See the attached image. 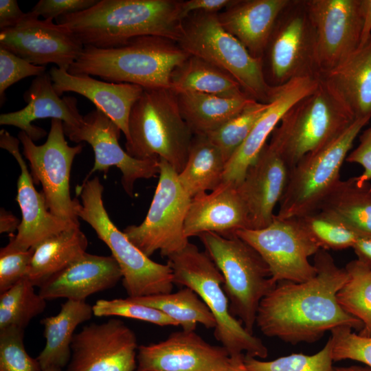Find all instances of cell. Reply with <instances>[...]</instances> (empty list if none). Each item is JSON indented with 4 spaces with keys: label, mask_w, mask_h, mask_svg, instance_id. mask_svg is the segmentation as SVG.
Returning <instances> with one entry per match:
<instances>
[{
    "label": "cell",
    "mask_w": 371,
    "mask_h": 371,
    "mask_svg": "<svg viewBox=\"0 0 371 371\" xmlns=\"http://www.w3.org/2000/svg\"><path fill=\"white\" fill-rule=\"evenodd\" d=\"M314 256L317 273L313 278L280 282L261 300L256 324L265 336L294 345L315 342L339 326L359 331L363 328L337 298L348 278L346 268L339 267L325 249Z\"/></svg>",
    "instance_id": "6da1fadb"
},
{
    "label": "cell",
    "mask_w": 371,
    "mask_h": 371,
    "mask_svg": "<svg viewBox=\"0 0 371 371\" xmlns=\"http://www.w3.org/2000/svg\"><path fill=\"white\" fill-rule=\"evenodd\" d=\"M179 0H100L81 12L56 19L84 46L114 48L132 38L158 36L177 42L182 19Z\"/></svg>",
    "instance_id": "7a4b0ae2"
},
{
    "label": "cell",
    "mask_w": 371,
    "mask_h": 371,
    "mask_svg": "<svg viewBox=\"0 0 371 371\" xmlns=\"http://www.w3.org/2000/svg\"><path fill=\"white\" fill-rule=\"evenodd\" d=\"M190 54L177 42L158 36H142L109 49L84 46L67 71L144 89H170L173 71Z\"/></svg>",
    "instance_id": "3957f363"
},
{
    "label": "cell",
    "mask_w": 371,
    "mask_h": 371,
    "mask_svg": "<svg viewBox=\"0 0 371 371\" xmlns=\"http://www.w3.org/2000/svg\"><path fill=\"white\" fill-rule=\"evenodd\" d=\"M104 187L98 177L85 180L76 192L74 211L86 221L110 249L122 274V284L128 297L169 293L175 285L168 264L152 260L136 247L111 220L103 203Z\"/></svg>",
    "instance_id": "277c9868"
},
{
    "label": "cell",
    "mask_w": 371,
    "mask_h": 371,
    "mask_svg": "<svg viewBox=\"0 0 371 371\" xmlns=\"http://www.w3.org/2000/svg\"><path fill=\"white\" fill-rule=\"evenodd\" d=\"M194 136L170 89H144L128 119L126 151L138 159H164L179 174Z\"/></svg>",
    "instance_id": "5b68a950"
},
{
    "label": "cell",
    "mask_w": 371,
    "mask_h": 371,
    "mask_svg": "<svg viewBox=\"0 0 371 371\" xmlns=\"http://www.w3.org/2000/svg\"><path fill=\"white\" fill-rule=\"evenodd\" d=\"M175 284L194 291L213 314L216 324L214 337L231 357L243 355L265 358L268 349L262 340L249 333L232 315L223 290V276L206 251L188 243L181 251L168 258Z\"/></svg>",
    "instance_id": "8992f818"
},
{
    "label": "cell",
    "mask_w": 371,
    "mask_h": 371,
    "mask_svg": "<svg viewBox=\"0 0 371 371\" xmlns=\"http://www.w3.org/2000/svg\"><path fill=\"white\" fill-rule=\"evenodd\" d=\"M355 120L319 80L314 91L297 100L284 114L269 144L291 170L304 156L335 140Z\"/></svg>",
    "instance_id": "52a82bcc"
},
{
    "label": "cell",
    "mask_w": 371,
    "mask_h": 371,
    "mask_svg": "<svg viewBox=\"0 0 371 371\" xmlns=\"http://www.w3.org/2000/svg\"><path fill=\"white\" fill-rule=\"evenodd\" d=\"M177 44L190 55L201 58L230 74L251 98L270 103L280 87L269 86L262 60L221 25L217 13L194 12L181 23Z\"/></svg>",
    "instance_id": "ba28073f"
},
{
    "label": "cell",
    "mask_w": 371,
    "mask_h": 371,
    "mask_svg": "<svg viewBox=\"0 0 371 371\" xmlns=\"http://www.w3.org/2000/svg\"><path fill=\"white\" fill-rule=\"evenodd\" d=\"M205 251L221 272L229 311L253 334L261 300L276 286L260 254L238 236L213 232L198 236Z\"/></svg>",
    "instance_id": "9c48e42d"
},
{
    "label": "cell",
    "mask_w": 371,
    "mask_h": 371,
    "mask_svg": "<svg viewBox=\"0 0 371 371\" xmlns=\"http://www.w3.org/2000/svg\"><path fill=\"white\" fill-rule=\"evenodd\" d=\"M370 119L371 116L356 118L335 140L308 153L290 170L277 217L296 218L318 211L322 201L341 180L344 161Z\"/></svg>",
    "instance_id": "30bf717a"
},
{
    "label": "cell",
    "mask_w": 371,
    "mask_h": 371,
    "mask_svg": "<svg viewBox=\"0 0 371 371\" xmlns=\"http://www.w3.org/2000/svg\"><path fill=\"white\" fill-rule=\"evenodd\" d=\"M261 60L265 79L273 87L296 78L318 79L316 30L306 0H290L282 10Z\"/></svg>",
    "instance_id": "8fae6325"
},
{
    "label": "cell",
    "mask_w": 371,
    "mask_h": 371,
    "mask_svg": "<svg viewBox=\"0 0 371 371\" xmlns=\"http://www.w3.org/2000/svg\"><path fill=\"white\" fill-rule=\"evenodd\" d=\"M159 181L143 222L129 225L123 232L147 256L159 251L167 258L189 243L184 223L191 198L181 185L178 173L159 159Z\"/></svg>",
    "instance_id": "7c38bea8"
},
{
    "label": "cell",
    "mask_w": 371,
    "mask_h": 371,
    "mask_svg": "<svg viewBox=\"0 0 371 371\" xmlns=\"http://www.w3.org/2000/svg\"><path fill=\"white\" fill-rule=\"evenodd\" d=\"M18 138L23 145V154L30 162L34 183L42 185L49 211L61 219L80 225L74 211V201L71 198L69 181L73 161L82 152L83 145H68L63 122L58 119L51 120L50 130L43 144L36 145L21 131Z\"/></svg>",
    "instance_id": "4fadbf2b"
},
{
    "label": "cell",
    "mask_w": 371,
    "mask_h": 371,
    "mask_svg": "<svg viewBox=\"0 0 371 371\" xmlns=\"http://www.w3.org/2000/svg\"><path fill=\"white\" fill-rule=\"evenodd\" d=\"M236 235L260 254L276 284L282 281L303 282L317 273L308 258L320 248L296 218H280L275 214L268 226L240 229Z\"/></svg>",
    "instance_id": "5bb4252c"
},
{
    "label": "cell",
    "mask_w": 371,
    "mask_h": 371,
    "mask_svg": "<svg viewBox=\"0 0 371 371\" xmlns=\"http://www.w3.org/2000/svg\"><path fill=\"white\" fill-rule=\"evenodd\" d=\"M63 129L71 141L76 143L84 141L93 148L94 165L85 180L94 172L106 173L115 166L122 172L121 181L124 191L132 196L136 181L159 174V159H138L128 155L119 144L121 129L98 109L83 116L79 126L63 124Z\"/></svg>",
    "instance_id": "9a60e30c"
},
{
    "label": "cell",
    "mask_w": 371,
    "mask_h": 371,
    "mask_svg": "<svg viewBox=\"0 0 371 371\" xmlns=\"http://www.w3.org/2000/svg\"><path fill=\"white\" fill-rule=\"evenodd\" d=\"M137 340L118 319L85 326L76 333L66 371H137Z\"/></svg>",
    "instance_id": "2e32d148"
},
{
    "label": "cell",
    "mask_w": 371,
    "mask_h": 371,
    "mask_svg": "<svg viewBox=\"0 0 371 371\" xmlns=\"http://www.w3.org/2000/svg\"><path fill=\"white\" fill-rule=\"evenodd\" d=\"M18 25L0 31V47L38 66L54 63L68 70L82 52L83 44L67 27L40 20L31 11Z\"/></svg>",
    "instance_id": "e0dca14e"
},
{
    "label": "cell",
    "mask_w": 371,
    "mask_h": 371,
    "mask_svg": "<svg viewBox=\"0 0 371 371\" xmlns=\"http://www.w3.org/2000/svg\"><path fill=\"white\" fill-rule=\"evenodd\" d=\"M306 2L316 30L321 73L336 67L358 48L362 27L359 0Z\"/></svg>",
    "instance_id": "ac0fdd59"
},
{
    "label": "cell",
    "mask_w": 371,
    "mask_h": 371,
    "mask_svg": "<svg viewBox=\"0 0 371 371\" xmlns=\"http://www.w3.org/2000/svg\"><path fill=\"white\" fill-rule=\"evenodd\" d=\"M230 360L223 346L181 330L158 343L139 346L137 371H226Z\"/></svg>",
    "instance_id": "d6986e66"
},
{
    "label": "cell",
    "mask_w": 371,
    "mask_h": 371,
    "mask_svg": "<svg viewBox=\"0 0 371 371\" xmlns=\"http://www.w3.org/2000/svg\"><path fill=\"white\" fill-rule=\"evenodd\" d=\"M19 142L4 129L1 130V148L12 155L21 170L16 201L21 209L22 219L17 234H10L9 243L16 248L27 250L50 236L80 225L61 219L49 211L43 192H38L34 188L27 164L19 153Z\"/></svg>",
    "instance_id": "ffe728a7"
},
{
    "label": "cell",
    "mask_w": 371,
    "mask_h": 371,
    "mask_svg": "<svg viewBox=\"0 0 371 371\" xmlns=\"http://www.w3.org/2000/svg\"><path fill=\"white\" fill-rule=\"evenodd\" d=\"M290 169L269 144L263 147L237 186L246 205L251 229L268 226L285 191Z\"/></svg>",
    "instance_id": "44dd1931"
},
{
    "label": "cell",
    "mask_w": 371,
    "mask_h": 371,
    "mask_svg": "<svg viewBox=\"0 0 371 371\" xmlns=\"http://www.w3.org/2000/svg\"><path fill=\"white\" fill-rule=\"evenodd\" d=\"M249 228L248 211L237 186L222 182L210 193L191 199L184 234L188 239L206 232L231 237L238 230Z\"/></svg>",
    "instance_id": "7402d4cb"
},
{
    "label": "cell",
    "mask_w": 371,
    "mask_h": 371,
    "mask_svg": "<svg viewBox=\"0 0 371 371\" xmlns=\"http://www.w3.org/2000/svg\"><path fill=\"white\" fill-rule=\"evenodd\" d=\"M318 85L317 78H301L293 79L280 87L269 108L227 162L223 182L238 186L243 181L249 167L258 157L284 114L297 100L314 91Z\"/></svg>",
    "instance_id": "603a6c76"
},
{
    "label": "cell",
    "mask_w": 371,
    "mask_h": 371,
    "mask_svg": "<svg viewBox=\"0 0 371 371\" xmlns=\"http://www.w3.org/2000/svg\"><path fill=\"white\" fill-rule=\"evenodd\" d=\"M49 73L59 95L74 92L87 98L119 126L128 139L130 113L144 91L142 87L99 80L87 74H71L57 67H52Z\"/></svg>",
    "instance_id": "cb8c5ba5"
},
{
    "label": "cell",
    "mask_w": 371,
    "mask_h": 371,
    "mask_svg": "<svg viewBox=\"0 0 371 371\" xmlns=\"http://www.w3.org/2000/svg\"><path fill=\"white\" fill-rule=\"evenodd\" d=\"M120 268L111 256L85 253L39 287L47 301L66 298L85 301L91 295L109 289L122 280Z\"/></svg>",
    "instance_id": "d4e9b609"
},
{
    "label": "cell",
    "mask_w": 371,
    "mask_h": 371,
    "mask_svg": "<svg viewBox=\"0 0 371 371\" xmlns=\"http://www.w3.org/2000/svg\"><path fill=\"white\" fill-rule=\"evenodd\" d=\"M27 105L23 109L0 115V124L16 126L25 132L34 142L45 137L46 131L32 124L39 119L61 120L63 124L79 126L83 116L77 108L74 97L61 98L55 91L49 72L36 76L23 94Z\"/></svg>",
    "instance_id": "484cf974"
},
{
    "label": "cell",
    "mask_w": 371,
    "mask_h": 371,
    "mask_svg": "<svg viewBox=\"0 0 371 371\" xmlns=\"http://www.w3.org/2000/svg\"><path fill=\"white\" fill-rule=\"evenodd\" d=\"M290 0H233L217 13L223 27L261 59L278 16Z\"/></svg>",
    "instance_id": "4316f807"
},
{
    "label": "cell",
    "mask_w": 371,
    "mask_h": 371,
    "mask_svg": "<svg viewBox=\"0 0 371 371\" xmlns=\"http://www.w3.org/2000/svg\"><path fill=\"white\" fill-rule=\"evenodd\" d=\"M318 80L355 119L371 116V37Z\"/></svg>",
    "instance_id": "83f0119b"
},
{
    "label": "cell",
    "mask_w": 371,
    "mask_h": 371,
    "mask_svg": "<svg viewBox=\"0 0 371 371\" xmlns=\"http://www.w3.org/2000/svg\"><path fill=\"white\" fill-rule=\"evenodd\" d=\"M319 211L348 227L359 238H371V184L357 177L340 180Z\"/></svg>",
    "instance_id": "f1b7e54d"
},
{
    "label": "cell",
    "mask_w": 371,
    "mask_h": 371,
    "mask_svg": "<svg viewBox=\"0 0 371 371\" xmlns=\"http://www.w3.org/2000/svg\"><path fill=\"white\" fill-rule=\"evenodd\" d=\"M93 315V307L85 301L67 300L57 315L41 320L45 345L36 359L41 371L50 367L62 369L69 362L74 331Z\"/></svg>",
    "instance_id": "f546056e"
},
{
    "label": "cell",
    "mask_w": 371,
    "mask_h": 371,
    "mask_svg": "<svg viewBox=\"0 0 371 371\" xmlns=\"http://www.w3.org/2000/svg\"><path fill=\"white\" fill-rule=\"evenodd\" d=\"M88 241L80 227L50 236L33 249L26 277L40 287L86 253Z\"/></svg>",
    "instance_id": "4dcf8cb0"
},
{
    "label": "cell",
    "mask_w": 371,
    "mask_h": 371,
    "mask_svg": "<svg viewBox=\"0 0 371 371\" xmlns=\"http://www.w3.org/2000/svg\"><path fill=\"white\" fill-rule=\"evenodd\" d=\"M176 94L181 114L194 135H207L218 129L255 100L193 91Z\"/></svg>",
    "instance_id": "1f68e13d"
},
{
    "label": "cell",
    "mask_w": 371,
    "mask_h": 371,
    "mask_svg": "<svg viewBox=\"0 0 371 371\" xmlns=\"http://www.w3.org/2000/svg\"><path fill=\"white\" fill-rule=\"evenodd\" d=\"M227 161L206 135H194L179 182L191 199L213 191L223 182Z\"/></svg>",
    "instance_id": "d6a6232c"
},
{
    "label": "cell",
    "mask_w": 371,
    "mask_h": 371,
    "mask_svg": "<svg viewBox=\"0 0 371 371\" xmlns=\"http://www.w3.org/2000/svg\"><path fill=\"white\" fill-rule=\"evenodd\" d=\"M170 89L175 93L193 91L225 98H250L227 72L192 55L173 71Z\"/></svg>",
    "instance_id": "836d02e7"
},
{
    "label": "cell",
    "mask_w": 371,
    "mask_h": 371,
    "mask_svg": "<svg viewBox=\"0 0 371 371\" xmlns=\"http://www.w3.org/2000/svg\"><path fill=\"white\" fill-rule=\"evenodd\" d=\"M128 298L161 311L186 331H194L199 324L207 328L216 327V322L210 310L188 287L184 286L175 293Z\"/></svg>",
    "instance_id": "e575fe53"
},
{
    "label": "cell",
    "mask_w": 371,
    "mask_h": 371,
    "mask_svg": "<svg viewBox=\"0 0 371 371\" xmlns=\"http://www.w3.org/2000/svg\"><path fill=\"white\" fill-rule=\"evenodd\" d=\"M25 276L0 295V330H25L30 322L41 314L47 300L34 291Z\"/></svg>",
    "instance_id": "d590c367"
},
{
    "label": "cell",
    "mask_w": 371,
    "mask_h": 371,
    "mask_svg": "<svg viewBox=\"0 0 371 371\" xmlns=\"http://www.w3.org/2000/svg\"><path fill=\"white\" fill-rule=\"evenodd\" d=\"M348 278L337 295L340 306L359 319L363 328L359 334L371 333V267L358 259L345 267Z\"/></svg>",
    "instance_id": "8d00e7d4"
},
{
    "label": "cell",
    "mask_w": 371,
    "mask_h": 371,
    "mask_svg": "<svg viewBox=\"0 0 371 371\" xmlns=\"http://www.w3.org/2000/svg\"><path fill=\"white\" fill-rule=\"evenodd\" d=\"M270 103L253 101L218 129L207 134L227 162L245 140Z\"/></svg>",
    "instance_id": "74e56055"
},
{
    "label": "cell",
    "mask_w": 371,
    "mask_h": 371,
    "mask_svg": "<svg viewBox=\"0 0 371 371\" xmlns=\"http://www.w3.org/2000/svg\"><path fill=\"white\" fill-rule=\"evenodd\" d=\"M333 362L330 337L324 347L312 355L293 353L267 361L244 356V363L249 371H335Z\"/></svg>",
    "instance_id": "f35d334b"
},
{
    "label": "cell",
    "mask_w": 371,
    "mask_h": 371,
    "mask_svg": "<svg viewBox=\"0 0 371 371\" xmlns=\"http://www.w3.org/2000/svg\"><path fill=\"white\" fill-rule=\"evenodd\" d=\"M296 219L322 249L352 248L359 238L348 227L319 210L296 217Z\"/></svg>",
    "instance_id": "ab89813d"
},
{
    "label": "cell",
    "mask_w": 371,
    "mask_h": 371,
    "mask_svg": "<svg viewBox=\"0 0 371 371\" xmlns=\"http://www.w3.org/2000/svg\"><path fill=\"white\" fill-rule=\"evenodd\" d=\"M93 315L97 317H122L149 322L156 325L179 326L172 319L154 308L126 299L104 300L95 302Z\"/></svg>",
    "instance_id": "60d3db41"
},
{
    "label": "cell",
    "mask_w": 371,
    "mask_h": 371,
    "mask_svg": "<svg viewBox=\"0 0 371 371\" xmlns=\"http://www.w3.org/2000/svg\"><path fill=\"white\" fill-rule=\"evenodd\" d=\"M24 330H0V371H41L37 359L31 357L25 348Z\"/></svg>",
    "instance_id": "b9f144b4"
},
{
    "label": "cell",
    "mask_w": 371,
    "mask_h": 371,
    "mask_svg": "<svg viewBox=\"0 0 371 371\" xmlns=\"http://www.w3.org/2000/svg\"><path fill=\"white\" fill-rule=\"evenodd\" d=\"M348 326H339L331 333L334 361L353 360L371 369V337L357 334Z\"/></svg>",
    "instance_id": "7bdbcfd3"
},
{
    "label": "cell",
    "mask_w": 371,
    "mask_h": 371,
    "mask_svg": "<svg viewBox=\"0 0 371 371\" xmlns=\"http://www.w3.org/2000/svg\"><path fill=\"white\" fill-rule=\"evenodd\" d=\"M33 249H20L11 243L0 250V293L26 276Z\"/></svg>",
    "instance_id": "ee69618b"
},
{
    "label": "cell",
    "mask_w": 371,
    "mask_h": 371,
    "mask_svg": "<svg viewBox=\"0 0 371 371\" xmlns=\"http://www.w3.org/2000/svg\"><path fill=\"white\" fill-rule=\"evenodd\" d=\"M46 72V67L33 65L12 52L0 47V102L5 101L8 88L29 76H38Z\"/></svg>",
    "instance_id": "f6af8a7d"
},
{
    "label": "cell",
    "mask_w": 371,
    "mask_h": 371,
    "mask_svg": "<svg viewBox=\"0 0 371 371\" xmlns=\"http://www.w3.org/2000/svg\"><path fill=\"white\" fill-rule=\"evenodd\" d=\"M98 0H40L31 12L36 16L45 19L60 16L87 10L94 5Z\"/></svg>",
    "instance_id": "bcb514c9"
},
{
    "label": "cell",
    "mask_w": 371,
    "mask_h": 371,
    "mask_svg": "<svg viewBox=\"0 0 371 371\" xmlns=\"http://www.w3.org/2000/svg\"><path fill=\"white\" fill-rule=\"evenodd\" d=\"M346 161L360 165L363 168L357 178L363 182L371 180V126L362 132L357 148L349 153Z\"/></svg>",
    "instance_id": "7dc6e473"
},
{
    "label": "cell",
    "mask_w": 371,
    "mask_h": 371,
    "mask_svg": "<svg viewBox=\"0 0 371 371\" xmlns=\"http://www.w3.org/2000/svg\"><path fill=\"white\" fill-rule=\"evenodd\" d=\"M233 0H188L182 1L181 5V17L183 20L194 12H205L218 13L225 9Z\"/></svg>",
    "instance_id": "c3c4849f"
},
{
    "label": "cell",
    "mask_w": 371,
    "mask_h": 371,
    "mask_svg": "<svg viewBox=\"0 0 371 371\" xmlns=\"http://www.w3.org/2000/svg\"><path fill=\"white\" fill-rule=\"evenodd\" d=\"M16 0H0V29L14 27L27 17Z\"/></svg>",
    "instance_id": "681fc988"
},
{
    "label": "cell",
    "mask_w": 371,
    "mask_h": 371,
    "mask_svg": "<svg viewBox=\"0 0 371 371\" xmlns=\"http://www.w3.org/2000/svg\"><path fill=\"white\" fill-rule=\"evenodd\" d=\"M359 11L362 27L359 47H361L371 37V0H359Z\"/></svg>",
    "instance_id": "f907efd6"
},
{
    "label": "cell",
    "mask_w": 371,
    "mask_h": 371,
    "mask_svg": "<svg viewBox=\"0 0 371 371\" xmlns=\"http://www.w3.org/2000/svg\"><path fill=\"white\" fill-rule=\"evenodd\" d=\"M352 249L359 260L371 267V238H359Z\"/></svg>",
    "instance_id": "816d5d0a"
},
{
    "label": "cell",
    "mask_w": 371,
    "mask_h": 371,
    "mask_svg": "<svg viewBox=\"0 0 371 371\" xmlns=\"http://www.w3.org/2000/svg\"><path fill=\"white\" fill-rule=\"evenodd\" d=\"M19 220L10 212L1 208L0 211V233L12 234L19 226Z\"/></svg>",
    "instance_id": "f5cc1de1"
},
{
    "label": "cell",
    "mask_w": 371,
    "mask_h": 371,
    "mask_svg": "<svg viewBox=\"0 0 371 371\" xmlns=\"http://www.w3.org/2000/svg\"><path fill=\"white\" fill-rule=\"evenodd\" d=\"M244 355L231 357L229 365L226 371H249L244 363Z\"/></svg>",
    "instance_id": "db71d44e"
},
{
    "label": "cell",
    "mask_w": 371,
    "mask_h": 371,
    "mask_svg": "<svg viewBox=\"0 0 371 371\" xmlns=\"http://www.w3.org/2000/svg\"><path fill=\"white\" fill-rule=\"evenodd\" d=\"M335 371H371V369L367 366H350L347 367H337L334 368Z\"/></svg>",
    "instance_id": "11a10c76"
},
{
    "label": "cell",
    "mask_w": 371,
    "mask_h": 371,
    "mask_svg": "<svg viewBox=\"0 0 371 371\" xmlns=\"http://www.w3.org/2000/svg\"><path fill=\"white\" fill-rule=\"evenodd\" d=\"M42 371H61V368L56 367H50Z\"/></svg>",
    "instance_id": "9f6ffc18"
},
{
    "label": "cell",
    "mask_w": 371,
    "mask_h": 371,
    "mask_svg": "<svg viewBox=\"0 0 371 371\" xmlns=\"http://www.w3.org/2000/svg\"><path fill=\"white\" fill-rule=\"evenodd\" d=\"M365 336H369V337H371V333H369V334H368V335H365Z\"/></svg>",
    "instance_id": "6f0895ef"
}]
</instances>
